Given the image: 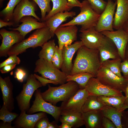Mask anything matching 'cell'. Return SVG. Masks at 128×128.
<instances>
[{"label":"cell","mask_w":128,"mask_h":128,"mask_svg":"<svg viewBox=\"0 0 128 128\" xmlns=\"http://www.w3.org/2000/svg\"><path fill=\"white\" fill-rule=\"evenodd\" d=\"M78 30L76 25H74L59 26L56 29L54 33L58 38L60 49L62 50L64 46L70 45L77 40Z\"/></svg>","instance_id":"2e32d148"},{"label":"cell","mask_w":128,"mask_h":128,"mask_svg":"<svg viewBox=\"0 0 128 128\" xmlns=\"http://www.w3.org/2000/svg\"><path fill=\"white\" fill-rule=\"evenodd\" d=\"M96 77L103 84L123 92L128 82V79L123 76L119 77L107 68L102 65L97 71Z\"/></svg>","instance_id":"52a82bcc"},{"label":"cell","mask_w":128,"mask_h":128,"mask_svg":"<svg viewBox=\"0 0 128 128\" xmlns=\"http://www.w3.org/2000/svg\"><path fill=\"white\" fill-rule=\"evenodd\" d=\"M125 56V58H128V42L127 44L126 48Z\"/></svg>","instance_id":"f5cc1de1"},{"label":"cell","mask_w":128,"mask_h":128,"mask_svg":"<svg viewBox=\"0 0 128 128\" xmlns=\"http://www.w3.org/2000/svg\"><path fill=\"white\" fill-rule=\"evenodd\" d=\"M16 64L6 65L0 69V71L2 73H5L10 72L16 67Z\"/></svg>","instance_id":"f6af8a7d"},{"label":"cell","mask_w":128,"mask_h":128,"mask_svg":"<svg viewBox=\"0 0 128 128\" xmlns=\"http://www.w3.org/2000/svg\"><path fill=\"white\" fill-rule=\"evenodd\" d=\"M83 45L81 41H78L63 47L62 49L63 62L61 69L67 75L70 74L72 69L73 65L72 59L74 54Z\"/></svg>","instance_id":"e0dca14e"},{"label":"cell","mask_w":128,"mask_h":128,"mask_svg":"<svg viewBox=\"0 0 128 128\" xmlns=\"http://www.w3.org/2000/svg\"></svg>","instance_id":"11a10c76"},{"label":"cell","mask_w":128,"mask_h":128,"mask_svg":"<svg viewBox=\"0 0 128 128\" xmlns=\"http://www.w3.org/2000/svg\"><path fill=\"white\" fill-rule=\"evenodd\" d=\"M98 50L101 64L107 60L120 58L116 46L110 39L107 43L100 47Z\"/></svg>","instance_id":"cb8c5ba5"},{"label":"cell","mask_w":128,"mask_h":128,"mask_svg":"<svg viewBox=\"0 0 128 128\" xmlns=\"http://www.w3.org/2000/svg\"><path fill=\"white\" fill-rule=\"evenodd\" d=\"M61 124L59 126V128H71L72 126L70 124L65 122L61 123Z\"/></svg>","instance_id":"f907efd6"},{"label":"cell","mask_w":128,"mask_h":128,"mask_svg":"<svg viewBox=\"0 0 128 128\" xmlns=\"http://www.w3.org/2000/svg\"><path fill=\"white\" fill-rule=\"evenodd\" d=\"M76 15V12L73 11L59 12L44 21L46 26L50 28L52 37L54 36L55 30L62 23L66 21L68 18L72 17Z\"/></svg>","instance_id":"7402d4cb"},{"label":"cell","mask_w":128,"mask_h":128,"mask_svg":"<svg viewBox=\"0 0 128 128\" xmlns=\"http://www.w3.org/2000/svg\"><path fill=\"white\" fill-rule=\"evenodd\" d=\"M128 1V0H127Z\"/></svg>","instance_id":"9f6ffc18"},{"label":"cell","mask_w":128,"mask_h":128,"mask_svg":"<svg viewBox=\"0 0 128 128\" xmlns=\"http://www.w3.org/2000/svg\"><path fill=\"white\" fill-rule=\"evenodd\" d=\"M85 125L86 128H101L103 116L101 110H95L82 113Z\"/></svg>","instance_id":"603a6c76"},{"label":"cell","mask_w":128,"mask_h":128,"mask_svg":"<svg viewBox=\"0 0 128 128\" xmlns=\"http://www.w3.org/2000/svg\"><path fill=\"white\" fill-rule=\"evenodd\" d=\"M0 86L2 95L3 104L10 111L14 108L12 84L9 77L2 78L0 76Z\"/></svg>","instance_id":"d6986e66"},{"label":"cell","mask_w":128,"mask_h":128,"mask_svg":"<svg viewBox=\"0 0 128 128\" xmlns=\"http://www.w3.org/2000/svg\"><path fill=\"white\" fill-rule=\"evenodd\" d=\"M101 111L103 116L111 121L117 128H123L121 122L122 112L112 106L105 105Z\"/></svg>","instance_id":"484cf974"},{"label":"cell","mask_w":128,"mask_h":128,"mask_svg":"<svg viewBox=\"0 0 128 128\" xmlns=\"http://www.w3.org/2000/svg\"><path fill=\"white\" fill-rule=\"evenodd\" d=\"M34 75L36 78L41 83L42 86H45L48 83H52L55 85L59 84L55 82L40 76L36 74H34Z\"/></svg>","instance_id":"7bdbcfd3"},{"label":"cell","mask_w":128,"mask_h":128,"mask_svg":"<svg viewBox=\"0 0 128 128\" xmlns=\"http://www.w3.org/2000/svg\"><path fill=\"white\" fill-rule=\"evenodd\" d=\"M95 77L93 74L87 72H81L73 75H67V82L73 81L77 83L80 89L85 88L86 85L89 79Z\"/></svg>","instance_id":"f546056e"},{"label":"cell","mask_w":128,"mask_h":128,"mask_svg":"<svg viewBox=\"0 0 128 128\" xmlns=\"http://www.w3.org/2000/svg\"><path fill=\"white\" fill-rule=\"evenodd\" d=\"M101 128H117L113 123L108 118L103 116L101 122Z\"/></svg>","instance_id":"b9f144b4"},{"label":"cell","mask_w":128,"mask_h":128,"mask_svg":"<svg viewBox=\"0 0 128 128\" xmlns=\"http://www.w3.org/2000/svg\"><path fill=\"white\" fill-rule=\"evenodd\" d=\"M89 95L96 96H110L123 95L121 91L111 88L103 84L95 77L91 78L85 87Z\"/></svg>","instance_id":"4fadbf2b"},{"label":"cell","mask_w":128,"mask_h":128,"mask_svg":"<svg viewBox=\"0 0 128 128\" xmlns=\"http://www.w3.org/2000/svg\"><path fill=\"white\" fill-rule=\"evenodd\" d=\"M14 23L11 21L5 22L3 21L1 19H0V28L7 26L10 27L12 26L14 27Z\"/></svg>","instance_id":"7dc6e473"},{"label":"cell","mask_w":128,"mask_h":128,"mask_svg":"<svg viewBox=\"0 0 128 128\" xmlns=\"http://www.w3.org/2000/svg\"><path fill=\"white\" fill-rule=\"evenodd\" d=\"M0 34L2 38L0 46V57H6L8 52L14 45L24 39L17 31H9L3 28L0 30Z\"/></svg>","instance_id":"5bb4252c"},{"label":"cell","mask_w":128,"mask_h":128,"mask_svg":"<svg viewBox=\"0 0 128 128\" xmlns=\"http://www.w3.org/2000/svg\"><path fill=\"white\" fill-rule=\"evenodd\" d=\"M26 111H21L14 122L15 127L19 128H34L37 122L46 116V112H41L34 114H27Z\"/></svg>","instance_id":"ffe728a7"},{"label":"cell","mask_w":128,"mask_h":128,"mask_svg":"<svg viewBox=\"0 0 128 128\" xmlns=\"http://www.w3.org/2000/svg\"><path fill=\"white\" fill-rule=\"evenodd\" d=\"M105 105L98 100L97 96L89 95L82 107V112L101 110Z\"/></svg>","instance_id":"83f0119b"},{"label":"cell","mask_w":128,"mask_h":128,"mask_svg":"<svg viewBox=\"0 0 128 128\" xmlns=\"http://www.w3.org/2000/svg\"><path fill=\"white\" fill-rule=\"evenodd\" d=\"M51 37L52 35L47 26L36 29L27 38L14 45L8 53V55H17L26 52L30 48L42 47Z\"/></svg>","instance_id":"7a4b0ae2"},{"label":"cell","mask_w":128,"mask_h":128,"mask_svg":"<svg viewBox=\"0 0 128 128\" xmlns=\"http://www.w3.org/2000/svg\"><path fill=\"white\" fill-rule=\"evenodd\" d=\"M89 96V94L85 88L79 89L70 98L62 102L60 106L61 115L70 113H82V107Z\"/></svg>","instance_id":"9c48e42d"},{"label":"cell","mask_w":128,"mask_h":128,"mask_svg":"<svg viewBox=\"0 0 128 128\" xmlns=\"http://www.w3.org/2000/svg\"><path fill=\"white\" fill-rule=\"evenodd\" d=\"M117 1L108 0L106 7L100 14L98 20L94 28L97 31L101 32L105 31H114L113 23L114 14Z\"/></svg>","instance_id":"8fae6325"},{"label":"cell","mask_w":128,"mask_h":128,"mask_svg":"<svg viewBox=\"0 0 128 128\" xmlns=\"http://www.w3.org/2000/svg\"><path fill=\"white\" fill-rule=\"evenodd\" d=\"M57 87L49 85L48 89L41 92L43 99L53 105H55L59 102L65 101L74 95L80 89L78 84L73 81L67 82Z\"/></svg>","instance_id":"3957f363"},{"label":"cell","mask_w":128,"mask_h":128,"mask_svg":"<svg viewBox=\"0 0 128 128\" xmlns=\"http://www.w3.org/2000/svg\"><path fill=\"white\" fill-rule=\"evenodd\" d=\"M92 9L97 13L101 14L105 9L107 2L103 0H87Z\"/></svg>","instance_id":"8d00e7d4"},{"label":"cell","mask_w":128,"mask_h":128,"mask_svg":"<svg viewBox=\"0 0 128 128\" xmlns=\"http://www.w3.org/2000/svg\"><path fill=\"white\" fill-rule=\"evenodd\" d=\"M20 62V60L17 55H11L9 56V57L7 59L0 63V69L7 64H19Z\"/></svg>","instance_id":"74e56055"},{"label":"cell","mask_w":128,"mask_h":128,"mask_svg":"<svg viewBox=\"0 0 128 128\" xmlns=\"http://www.w3.org/2000/svg\"><path fill=\"white\" fill-rule=\"evenodd\" d=\"M38 21L37 19L32 16H25L21 19L20 23H22L18 27L9 29L18 31L25 38L26 35L32 31L46 26L45 22H38Z\"/></svg>","instance_id":"ac0fdd59"},{"label":"cell","mask_w":128,"mask_h":128,"mask_svg":"<svg viewBox=\"0 0 128 128\" xmlns=\"http://www.w3.org/2000/svg\"><path fill=\"white\" fill-rule=\"evenodd\" d=\"M50 123L46 116L40 119L36 123L35 127L37 128H47Z\"/></svg>","instance_id":"ab89813d"},{"label":"cell","mask_w":128,"mask_h":128,"mask_svg":"<svg viewBox=\"0 0 128 128\" xmlns=\"http://www.w3.org/2000/svg\"><path fill=\"white\" fill-rule=\"evenodd\" d=\"M34 1L40 8L41 12V21L44 22L47 12L48 13L51 11L50 2L51 0H31Z\"/></svg>","instance_id":"e575fe53"},{"label":"cell","mask_w":128,"mask_h":128,"mask_svg":"<svg viewBox=\"0 0 128 128\" xmlns=\"http://www.w3.org/2000/svg\"><path fill=\"white\" fill-rule=\"evenodd\" d=\"M124 92L125 94L126 97L125 104L128 107V82Z\"/></svg>","instance_id":"c3c4849f"},{"label":"cell","mask_w":128,"mask_h":128,"mask_svg":"<svg viewBox=\"0 0 128 128\" xmlns=\"http://www.w3.org/2000/svg\"><path fill=\"white\" fill-rule=\"evenodd\" d=\"M122 28L128 32V18L123 26Z\"/></svg>","instance_id":"816d5d0a"},{"label":"cell","mask_w":128,"mask_h":128,"mask_svg":"<svg viewBox=\"0 0 128 128\" xmlns=\"http://www.w3.org/2000/svg\"><path fill=\"white\" fill-rule=\"evenodd\" d=\"M26 73L23 69L21 68H17L15 73L14 77L19 82H22L25 77Z\"/></svg>","instance_id":"60d3db41"},{"label":"cell","mask_w":128,"mask_h":128,"mask_svg":"<svg viewBox=\"0 0 128 128\" xmlns=\"http://www.w3.org/2000/svg\"><path fill=\"white\" fill-rule=\"evenodd\" d=\"M82 6L80 8V12L76 17L68 23L60 26H65L71 25L81 26L79 31L85 30L96 25L100 14L95 11L87 0L82 2Z\"/></svg>","instance_id":"277c9868"},{"label":"cell","mask_w":128,"mask_h":128,"mask_svg":"<svg viewBox=\"0 0 128 128\" xmlns=\"http://www.w3.org/2000/svg\"><path fill=\"white\" fill-rule=\"evenodd\" d=\"M51 62L58 69H61L63 62L62 51L57 46H56L55 52L52 58Z\"/></svg>","instance_id":"d590c367"},{"label":"cell","mask_w":128,"mask_h":128,"mask_svg":"<svg viewBox=\"0 0 128 128\" xmlns=\"http://www.w3.org/2000/svg\"><path fill=\"white\" fill-rule=\"evenodd\" d=\"M80 32V39L83 45L90 49H98L110 40L101 32L97 31L94 27Z\"/></svg>","instance_id":"30bf717a"},{"label":"cell","mask_w":128,"mask_h":128,"mask_svg":"<svg viewBox=\"0 0 128 128\" xmlns=\"http://www.w3.org/2000/svg\"><path fill=\"white\" fill-rule=\"evenodd\" d=\"M101 32L113 42L122 61L124 60L126 48L128 42V32L121 28L115 31H105Z\"/></svg>","instance_id":"9a60e30c"},{"label":"cell","mask_w":128,"mask_h":128,"mask_svg":"<svg viewBox=\"0 0 128 128\" xmlns=\"http://www.w3.org/2000/svg\"><path fill=\"white\" fill-rule=\"evenodd\" d=\"M41 47L42 49L38 55L39 58L51 62L56 48L55 40H53L48 41Z\"/></svg>","instance_id":"f1b7e54d"},{"label":"cell","mask_w":128,"mask_h":128,"mask_svg":"<svg viewBox=\"0 0 128 128\" xmlns=\"http://www.w3.org/2000/svg\"><path fill=\"white\" fill-rule=\"evenodd\" d=\"M120 70L123 76L128 79V58H125L121 62L120 67Z\"/></svg>","instance_id":"f35d334b"},{"label":"cell","mask_w":128,"mask_h":128,"mask_svg":"<svg viewBox=\"0 0 128 128\" xmlns=\"http://www.w3.org/2000/svg\"><path fill=\"white\" fill-rule=\"evenodd\" d=\"M122 61L120 58L108 59L103 62L101 65L108 68L111 71L118 76L121 77L122 75L120 70L121 63Z\"/></svg>","instance_id":"d6a6232c"},{"label":"cell","mask_w":128,"mask_h":128,"mask_svg":"<svg viewBox=\"0 0 128 128\" xmlns=\"http://www.w3.org/2000/svg\"><path fill=\"white\" fill-rule=\"evenodd\" d=\"M40 90H36L35 99L31 107L27 111V113L31 114L38 112H44L51 115L58 123L61 115L60 106L53 105L44 100L41 94Z\"/></svg>","instance_id":"ba28073f"},{"label":"cell","mask_w":128,"mask_h":128,"mask_svg":"<svg viewBox=\"0 0 128 128\" xmlns=\"http://www.w3.org/2000/svg\"><path fill=\"white\" fill-rule=\"evenodd\" d=\"M121 122L123 128H128V110L122 112Z\"/></svg>","instance_id":"ee69618b"},{"label":"cell","mask_w":128,"mask_h":128,"mask_svg":"<svg viewBox=\"0 0 128 128\" xmlns=\"http://www.w3.org/2000/svg\"><path fill=\"white\" fill-rule=\"evenodd\" d=\"M101 65L99 50L90 49L83 45L77 51L69 75L87 72L93 74L96 77L97 71Z\"/></svg>","instance_id":"6da1fadb"},{"label":"cell","mask_w":128,"mask_h":128,"mask_svg":"<svg viewBox=\"0 0 128 128\" xmlns=\"http://www.w3.org/2000/svg\"><path fill=\"white\" fill-rule=\"evenodd\" d=\"M22 0H10L7 6L0 12V18L5 22L12 20L14 10Z\"/></svg>","instance_id":"1f68e13d"},{"label":"cell","mask_w":128,"mask_h":128,"mask_svg":"<svg viewBox=\"0 0 128 128\" xmlns=\"http://www.w3.org/2000/svg\"><path fill=\"white\" fill-rule=\"evenodd\" d=\"M61 123H67L72 128H78L84 125L82 113L74 112L62 114L59 119Z\"/></svg>","instance_id":"4316f807"},{"label":"cell","mask_w":128,"mask_h":128,"mask_svg":"<svg viewBox=\"0 0 128 128\" xmlns=\"http://www.w3.org/2000/svg\"><path fill=\"white\" fill-rule=\"evenodd\" d=\"M5 0H0V8L2 7L3 2Z\"/></svg>","instance_id":"db71d44e"},{"label":"cell","mask_w":128,"mask_h":128,"mask_svg":"<svg viewBox=\"0 0 128 128\" xmlns=\"http://www.w3.org/2000/svg\"><path fill=\"white\" fill-rule=\"evenodd\" d=\"M116 0L117 8L113 25L114 29L116 30L122 28L128 18V1Z\"/></svg>","instance_id":"44dd1931"},{"label":"cell","mask_w":128,"mask_h":128,"mask_svg":"<svg viewBox=\"0 0 128 128\" xmlns=\"http://www.w3.org/2000/svg\"><path fill=\"white\" fill-rule=\"evenodd\" d=\"M98 100L105 105L113 107L122 112L128 108L125 103L126 97L121 96H98Z\"/></svg>","instance_id":"d4e9b609"},{"label":"cell","mask_w":128,"mask_h":128,"mask_svg":"<svg viewBox=\"0 0 128 128\" xmlns=\"http://www.w3.org/2000/svg\"><path fill=\"white\" fill-rule=\"evenodd\" d=\"M42 86L41 83L37 80L34 74L28 76L26 83L23 84L22 90L16 97L18 107L21 111H26L29 109L30 99L33 93Z\"/></svg>","instance_id":"8992f818"},{"label":"cell","mask_w":128,"mask_h":128,"mask_svg":"<svg viewBox=\"0 0 128 128\" xmlns=\"http://www.w3.org/2000/svg\"><path fill=\"white\" fill-rule=\"evenodd\" d=\"M68 5L72 8L74 7H81L82 6V2L78 0H67Z\"/></svg>","instance_id":"bcb514c9"},{"label":"cell","mask_w":128,"mask_h":128,"mask_svg":"<svg viewBox=\"0 0 128 128\" xmlns=\"http://www.w3.org/2000/svg\"><path fill=\"white\" fill-rule=\"evenodd\" d=\"M55 121L50 123L47 128H59L58 126Z\"/></svg>","instance_id":"681fc988"},{"label":"cell","mask_w":128,"mask_h":128,"mask_svg":"<svg viewBox=\"0 0 128 128\" xmlns=\"http://www.w3.org/2000/svg\"><path fill=\"white\" fill-rule=\"evenodd\" d=\"M18 115L10 111L3 105L0 110V119L3 123H11L12 121L17 118Z\"/></svg>","instance_id":"836d02e7"},{"label":"cell","mask_w":128,"mask_h":128,"mask_svg":"<svg viewBox=\"0 0 128 128\" xmlns=\"http://www.w3.org/2000/svg\"><path fill=\"white\" fill-rule=\"evenodd\" d=\"M53 7L50 11L46 15L44 22L56 13L65 11H69L72 8L68 5L67 0H51Z\"/></svg>","instance_id":"4dcf8cb0"},{"label":"cell","mask_w":128,"mask_h":128,"mask_svg":"<svg viewBox=\"0 0 128 128\" xmlns=\"http://www.w3.org/2000/svg\"><path fill=\"white\" fill-rule=\"evenodd\" d=\"M34 72L38 73L42 77L48 79L62 85L67 82V75L57 68L51 62L42 59L36 61Z\"/></svg>","instance_id":"5b68a950"},{"label":"cell","mask_w":128,"mask_h":128,"mask_svg":"<svg viewBox=\"0 0 128 128\" xmlns=\"http://www.w3.org/2000/svg\"><path fill=\"white\" fill-rule=\"evenodd\" d=\"M37 5L32 0H22L17 5L14 11L11 21L14 23V27L18 26L21 19L26 16H32L41 22V19L35 13L37 9Z\"/></svg>","instance_id":"7c38bea8"}]
</instances>
